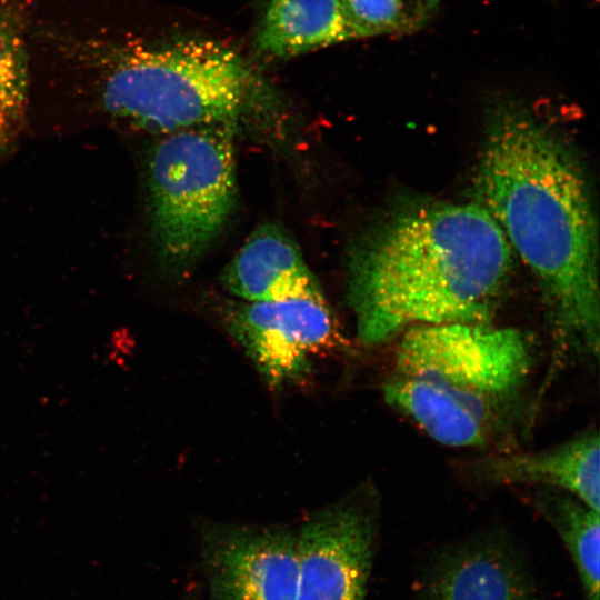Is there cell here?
Segmentation results:
<instances>
[{
    "label": "cell",
    "mask_w": 600,
    "mask_h": 600,
    "mask_svg": "<svg viewBox=\"0 0 600 600\" xmlns=\"http://www.w3.org/2000/svg\"><path fill=\"white\" fill-rule=\"evenodd\" d=\"M474 188L541 290L552 339L546 390L566 364L599 357L598 229L588 181L553 129L502 100L487 116Z\"/></svg>",
    "instance_id": "6da1fadb"
},
{
    "label": "cell",
    "mask_w": 600,
    "mask_h": 600,
    "mask_svg": "<svg viewBox=\"0 0 600 600\" xmlns=\"http://www.w3.org/2000/svg\"><path fill=\"white\" fill-rule=\"evenodd\" d=\"M511 262L504 234L480 204H400L350 256L348 302L357 337L377 346L413 326L487 323Z\"/></svg>",
    "instance_id": "7a4b0ae2"
},
{
    "label": "cell",
    "mask_w": 600,
    "mask_h": 600,
    "mask_svg": "<svg viewBox=\"0 0 600 600\" xmlns=\"http://www.w3.org/2000/svg\"><path fill=\"white\" fill-rule=\"evenodd\" d=\"M529 337L488 323L420 324L401 333L386 402L436 442L510 451L537 411Z\"/></svg>",
    "instance_id": "3957f363"
},
{
    "label": "cell",
    "mask_w": 600,
    "mask_h": 600,
    "mask_svg": "<svg viewBox=\"0 0 600 600\" xmlns=\"http://www.w3.org/2000/svg\"><path fill=\"white\" fill-rule=\"evenodd\" d=\"M104 110L136 128L167 134L236 122L252 78L240 56L211 39L90 41Z\"/></svg>",
    "instance_id": "277c9868"
},
{
    "label": "cell",
    "mask_w": 600,
    "mask_h": 600,
    "mask_svg": "<svg viewBox=\"0 0 600 600\" xmlns=\"http://www.w3.org/2000/svg\"><path fill=\"white\" fill-rule=\"evenodd\" d=\"M236 122L163 134L148 158L150 227L174 277L191 272L226 227L237 200Z\"/></svg>",
    "instance_id": "5b68a950"
},
{
    "label": "cell",
    "mask_w": 600,
    "mask_h": 600,
    "mask_svg": "<svg viewBox=\"0 0 600 600\" xmlns=\"http://www.w3.org/2000/svg\"><path fill=\"white\" fill-rule=\"evenodd\" d=\"M369 484L307 518L297 532L296 600H363L378 534Z\"/></svg>",
    "instance_id": "8992f818"
},
{
    "label": "cell",
    "mask_w": 600,
    "mask_h": 600,
    "mask_svg": "<svg viewBox=\"0 0 600 600\" xmlns=\"http://www.w3.org/2000/svg\"><path fill=\"white\" fill-rule=\"evenodd\" d=\"M226 320L230 334L272 389L303 379L314 354L341 342L323 294L244 302Z\"/></svg>",
    "instance_id": "52a82bcc"
},
{
    "label": "cell",
    "mask_w": 600,
    "mask_h": 600,
    "mask_svg": "<svg viewBox=\"0 0 600 600\" xmlns=\"http://www.w3.org/2000/svg\"><path fill=\"white\" fill-rule=\"evenodd\" d=\"M201 558L210 600H296L297 533L287 528L207 524Z\"/></svg>",
    "instance_id": "ba28073f"
},
{
    "label": "cell",
    "mask_w": 600,
    "mask_h": 600,
    "mask_svg": "<svg viewBox=\"0 0 600 600\" xmlns=\"http://www.w3.org/2000/svg\"><path fill=\"white\" fill-rule=\"evenodd\" d=\"M468 471L487 486L564 491L600 512V441L597 429L534 452L500 451L478 458Z\"/></svg>",
    "instance_id": "9c48e42d"
},
{
    "label": "cell",
    "mask_w": 600,
    "mask_h": 600,
    "mask_svg": "<svg viewBox=\"0 0 600 600\" xmlns=\"http://www.w3.org/2000/svg\"><path fill=\"white\" fill-rule=\"evenodd\" d=\"M419 600H538L519 557L502 541L462 542L428 572Z\"/></svg>",
    "instance_id": "30bf717a"
},
{
    "label": "cell",
    "mask_w": 600,
    "mask_h": 600,
    "mask_svg": "<svg viewBox=\"0 0 600 600\" xmlns=\"http://www.w3.org/2000/svg\"><path fill=\"white\" fill-rule=\"evenodd\" d=\"M223 287L246 302L323 294L301 250L280 226H259L221 274Z\"/></svg>",
    "instance_id": "8fae6325"
},
{
    "label": "cell",
    "mask_w": 600,
    "mask_h": 600,
    "mask_svg": "<svg viewBox=\"0 0 600 600\" xmlns=\"http://www.w3.org/2000/svg\"><path fill=\"white\" fill-rule=\"evenodd\" d=\"M350 39L340 0H271L257 43L266 54L290 58Z\"/></svg>",
    "instance_id": "7c38bea8"
},
{
    "label": "cell",
    "mask_w": 600,
    "mask_h": 600,
    "mask_svg": "<svg viewBox=\"0 0 600 600\" xmlns=\"http://www.w3.org/2000/svg\"><path fill=\"white\" fill-rule=\"evenodd\" d=\"M529 498L570 553L587 600H599L600 512L560 490L533 488Z\"/></svg>",
    "instance_id": "4fadbf2b"
},
{
    "label": "cell",
    "mask_w": 600,
    "mask_h": 600,
    "mask_svg": "<svg viewBox=\"0 0 600 600\" xmlns=\"http://www.w3.org/2000/svg\"><path fill=\"white\" fill-rule=\"evenodd\" d=\"M354 38L407 32L431 16L436 0H340Z\"/></svg>",
    "instance_id": "5bb4252c"
},
{
    "label": "cell",
    "mask_w": 600,
    "mask_h": 600,
    "mask_svg": "<svg viewBox=\"0 0 600 600\" xmlns=\"http://www.w3.org/2000/svg\"><path fill=\"white\" fill-rule=\"evenodd\" d=\"M28 59L22 19L10 7L0 8V102L14 122L24 113Z\"/></svg>",
    "instance_id": "9a60e30c"
},
{
    "label": "cell",
    "mask_w": 600,
    "mask_h": 600,
    "mask_svg": "<svg viewBox=\"0 0 600 600\" xmlns=\"http://www.w3.org/2000/svg\"><path fill=\"white\" fill-rule=\"evenodd\" d=\"M16 123L3 104L0 102V151L4 148L6 143L9 140V133L11 128Z\"/></svg>",
    "instance_id": "2e32d148"
}]
</instances>
